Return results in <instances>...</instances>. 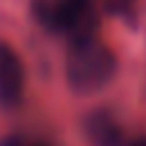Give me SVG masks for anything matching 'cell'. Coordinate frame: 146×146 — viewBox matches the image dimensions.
<instances>
[{
  "label": "cell",
  "mask_w": 146,
  "mask_h": 146,
  "mask_svg": "<svg viewBox=\"0 0 146 146\" xmlns=\"http://www.w3.org/2000/svg\"><path fill=\"white\" fill-rule=\"evenodd\" d=\"M116 62L112 50L94 36L75 39L66 57V75L73 89L96 91L110 82Z\"/></svg>",
  "instance_id": "obj_1"
},
{
  "label": "cell",
  "mask_w": 146,
  "mask_h": 146,
  "mask_svg": "<svg viewBox=\"0 0 146 146\" xmlns=\"http://www.w3.org/2000/svg\"><path fill=\"white\" fill-rule=\"evenodd\" d=\"M41 18L55 30L73 34V41L91 36L96 25V14L89 0H43Z\"/></svg>",
  "instance_id": "obj_2"
},
{
  "label": "cell",
  "mask_w": 146,
  "mask_h": 146,
  "mask_svg": "<svg viewBox=\"0 0 146 146\" xmlns=\"http://www.w3.org/2000/svg\"><path fill=\"white\" fill-rule=\"evenodd\" d=\"M23 64L18 55L0 43V107H14L23 94Z\"/></svg>",
  "instance_id": "obj_3"
},
{
  "label": "cell",
  "mask_w": 146,
  "mask_h": 146,
  "mask_svg": "<svg viewBox=\"0 0 146 146\" xmlns=\"http://www.w3.org/2000/svg\"><path fill=\"white\" fill-rule=\"evenodd\" d=\"M128 146H146V139H135V141H130Z\"/></svg>",
  "instance_id": "obj_4"
}]
</instances>
